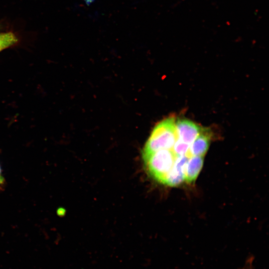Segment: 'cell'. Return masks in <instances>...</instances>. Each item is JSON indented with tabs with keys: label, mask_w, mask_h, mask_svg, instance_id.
Returning <instances> with one entry per match:
<instances>
[{
	"label": "cell",
	"mask_w": 269,
	"mask_h": 269,
	"mask_svg": "<svg viewBox=\"0 0 269 269\" xmlns=\"http://www.w3.org/2000/svg\"><path fill=\"white\" fill-rule=\"evenodd\" d=\"M176 138L175 119L173 117L166 118L154 127L142 153H149L160 149H171Z\"/></svg>",
	"instance_id": "6da1fadb"
},
{
	"label": "cell",
	"mask_w": 269,
	"mask_h": 269,
	"mask_svg": "<svg viewBox=\"0 0 269 269\" xmlns=\"http://www.w3.org/2000/svg\"><path fill=\"white\" fill-rule=\"evenodd\" d=\"M199 125L186 119H178L175 121L177 138L191 144L202 130Z\"/></svg>",
	"instance_id": "7a4b0ae2"
},
{
	"label": "cell",
	"mask_w": 269,
	"mask_h": 269,
	"mask_svg": "<svg viewBox=\"0 0 269 269\" xmlns=\"http://www.w3.org/2000/svg\"><path fill=\"white\" fill-rule=\"evenodd\" d=\"M211 135L210 132L203 129L200 134L190 144L189 151L192 156H204L210 144Z\"/></svg>",
	"instance_id": "3957f363"
},
{
	"label": "cell",
	"mask_w": 269,
	"mask_h": 269,
	"mask_svg": "<svg viewBox=\"0 0 269 269\" xmlns=\"http://www.w3.org/2000/svg\"><path fill=\"white\" fill-rule=\"evenodd\" d=\"M204 157V156H194L190 158L186 169V183H192L196 179L203 167Z\"/></svg>",
	"instance_id": "277c9868"
},
{
	"label": "cell",
	"mask_w": 269,
	"mask_h": 269,
	"mask_svg": "<svg viewBox=\"0 0 269 269\" xmlns=\"http://www.w3.org/2000/svg\"><path fill=\"white\" fill-rule=\"evenodd\" d=\"M17 41V38L13 33H0V52L14 45Z\"/></svg>",
	"instance_id": "5b68a950"
},
{
	"label": "cell",
	"mask_w": 269,
	"mask_h": 269,
	"mask_svg": "<svg viewBox=\"0 0 269 269\" xmlns=\"http://www.w3.org/2000/svg\"><path fill=\"white\" fill-rule=\"evenodd\" d=\"M86 4L89 5L92 3L95 0H84Z\"/></svg>",
	"instance_id": "8992f818"
},
{
	"label": "cell",
	"mask_w": 269,
	"mask_h": 269,
	"mask_svg": "<svg viewBox=\"0 0 269 269\" xmlns=\"http://www.w3.org/2000/svg\"><path fill=\"white\" fill-rule=\"evenodd\" d=\"M2 183V177L1 176V169L0 167V183Z\"/></svg>",
	"instance_id": "52a82bcc"
},
{
	"label": "cell",
	"mask_w": 269,
	"mask_h": 269,
	"mask_svg": "<svg viewBox=\"0 0 269 269\" xmlns=\"http://www.w3.org/2000/svg\"><path fill=\"white\" fill-rule=\"evenodd\" d=\"M247 269H251V268L250 266H249V267H248Z\"/></svg>",
	"instance_id": "ba28073f"
}]
</instances>
